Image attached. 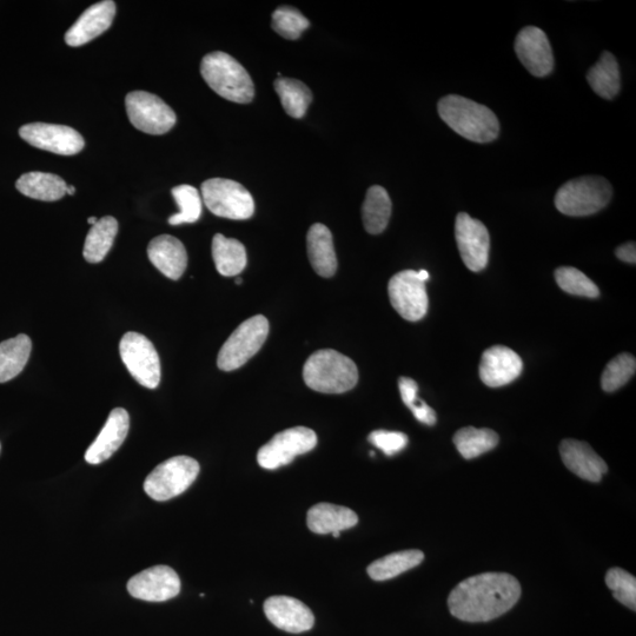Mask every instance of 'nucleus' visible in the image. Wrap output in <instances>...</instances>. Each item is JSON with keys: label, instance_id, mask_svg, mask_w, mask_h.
Returning <instances> with one entry per match:
<instances>
[{"label": "nucleus", "instance_id": "20e7f679", "mask_svg": "<svg viewBox=\"0 0 636 636\" xmlns=\"http://www.w3.org/2000/svg\"><path fill=\"white\" fill-rule=\"evenodd\" d=\"M201 74L212 90L230 102L253 101L255 86L248 71L228 53L211 52L203 58Z\"/></svg>", "mask_w": 636, "mask_h": 636}, {"label": "nucleus", "instance_id": "aec40b11", "mask_svg": "<svg viewBox=\"0 0 636 636\" xmlns=\"http://www.w3.org/2000/svg\"><path fill=\"white\" fill-rule=\"evenodd\" d=\"M116 16V3L112 0L97 3L90 6L78 21L71 26L66 32L65 42L69 46L85 45L94 41L95 38L103 35L106 30L110 29L112 22Z\"/></svg>", "mask_w": 636, "mask_h": 636}, {"label": "nucleus", "instance_id": "a878e982", "mask_svg": "<svg viewBox=\"0 0 636 636\" xmlns=\"http://www.w3.org/2000/svg\"><path fill=\"white\" fill-rule=\"evenodd\" d=\"M212 257L218 273L225 277L240 275L247 267V250L244 245L235 240L217 234L212 240Z\"/></svg>", "mask_w": 636, "mask_h": 636}, {"label": "nucleus", "instance_id": "c756f323", "mask_svg": "<svg viewBox=\"0 0 636 636\" xmlns=\"http://www.w3.org/2000/svg\"><path fill=\"white\" fill-rule=\"evenodd\" d=\"M118 234L116 218L105 216L92 225L86 236L83 255L89 263H99L109 254Z\"/></svg>", "mask_w": 636, "mask_h": 636}, {"label": "nucleus", "instance_id": "b1692460", "mask_svg": "<svg viewBox=\"0 0 636 636\" xmlns=\"http://www.w3.org/2000/svg\"><path fill=\"white\" fill-rule=\"evenodd\" d=\"M308 257L311 267L317 275L324 278L333 277L337 270V257L333 235L321 223H316L308 231Z\"/></svg>", "mask_w": 636, "mask_h": 636}, {"label": "nucleus", "instance_id": "bb28decb", "mask_svg": "<svg viewBox=\"0 0 636 636\" xmlns=\"http://www.w3.org/2000/svg\"><path fill=\"white\" fill-rule=\"evenodd\" d=\"M392 216V200L386 189L380 185L371 187L362 207L364 229L371 235L382 234L387 229Z\"/></svg>", "mask_w": 636, "mask_h": 636}, {"label": "nucleus", "instance_id": "7ed1b4c3", "mask_svg": "<svg viewBox=\"0 0 636 636\" xmlns=\"http://www.w3.org/2000/svg\"><path fill=\"white\" fill-rule=\"evenodd\" d=\"M303 379L315 392L343 394L356 387L359 369L353 360L339 351L318 350L304 364Z\"/></svg>", "mask_w": 636, "mask_h": 636}, {"label": "nucleus", "instance_id": "dca6fc26", "mask_svg": "<svg viewBox=\"0 0 636 636\" xmlns=\"http://www.w3.org/2000/svg\"><path fill=\"white\" fill-rule=\"evenodd\" d=\"M516 56L535 77H546L554 69V56L547 35L536 26H527L515 39Z\"/></svg>", "mask_w": 636, "mask_h": 636}, {"label": "nucleus", "instance_id": "f8f14e48", "mask_svg": "<svg viewBox=\"0 0 636 636\" xmlns=\"http://www.w3.org/2000/svg\"><path fill=\"white\" fill-rule=\"evenodd\" d=\"M390 303L404 320L416 322L422 320L428 311L426 282L419 271L404 270L389 281Z\"/></svg>", "mask_w": 636, "mask_h": 636}, {"label": "nucleus", "instance_id": "c03bdc74", "mask_svg": "<svg viewBox=\"0 0 636 636\" xmlns=\"http://www.w3.org/2000/svg\"><path fill=\"white\" fill-rule=\"evenodd\" d=\"M98 222L97 217H90L88 223L91 225H95Z\"/></svg>", "mask_w": 636, "mask_h": 636}, {"label": "nucleus", "instance_id": "f03ea898", "mask_svg": "<svg viewBox=\"0 0 636 636\" xmlns=\"http://www.w3.org/2000/svg\"><path fill=\"white\" fill-rule=\"evenodd\" d=\"M439 114L456 134L475 143H489L498 138L500 123L494 112L465 97L449 95L440 99Z\"/></svg>", "mask_w": 636, "mask_h": 636}, {"label": "nucleus", "instance_id": "5701e85b", "mask_svg": "<svg viewBox=\"0 0 636 636\" xmlns=\"http://www.w3.org/2000/svg\"><path fill=\"white\" fill-rule=\"evenodd\" d=\"M357 523L359 516L347 507L318 503L308 510L307 525L315 534L341 533L342 530L355 527Z\"/></svg>", "mask_w": 636, "mask_h": 636}, {"label": "nucleus", "instance_id": "a211bd4d", "mask_svg": "<svg viewBox=\"0 0 636 636\" xmlns=\"http://www.w3.org/2000/svg\"><path fill=\"white\" fill-rule=\"evenodd\" d=\"M521 357L505 346H494L483 353L480 363V379L490 388L512 383L522 373Z\"/></svg>", "mask_w": 636, "mask_h": 636}, {"label": "nucleus", "instance_id": "473e14b6", "mask_svg": "<svg viewBox=\"0 0 636 636\" xmlns=\"http://www.w3.org/2000/svg\"><path fill=\"white\" fill-rule=\"evenodd\" d=\"M275 90L290 117L298 119L307 114L313 94L306 84L297 79L281 77L275 82Z\"/></svg>", "mask_w": 636, "mask_h": 636}, {"label": "nucleus", "instance_id": "a18cd8bd", "mask_svg": "<svg viewBox=\"0 0 636 636\" xmlns=\"http://www.w3.org/2000/svg\"><path fill=\"white\" fill-rule=\"evenodd\" d=\"M333 535H334V538L337 539V538H340L341 533L337 532V533H334Z\"/></svg>", "mask_w": 636, "mask_h": 636}, {"label": "nucleus", "instance_id": "393cba45", "mask_svg": "<svg viewBox=\"0 0 636 636\" xmlns=\"http://www.w3.org/2000/svg\"><path fill=\"white\" fill-rule=\"evenodd\" d=\"M16 188L26 197L44 202H56L66 195L68 184L63 178L46 172H29L19 177Z\"/></svg>", "mask_w": 636, "mask_h": 636}, {"label": "nucleus", "instance_id": "ddd939ff", "mask_svg": "<svg viewBox=\"0 0 636 636\" xmlns=\"http://www.w3.org/2000/svg\"><path fill=\"white\" fill-rule=\"evenodd\" d=\"M26 143L52 154L74 156L84 149V138L78 131L65 125L48 123L26 124L19 130Z\"/></svg>", "mask_w": 636, "mask_h": 636}, {"label": "nucleus", "instance_id": "72a5a7b5", "mask_svg": "<svg viewBox=\"0 0 636 636\" xmlns=\"http://www.w3.org/2000/svg\"><path fill=\"white\" fill-rule=\"evenodd\" d=\"M172 196L180 207V212L169 218V224L180 225L195 223L202 215V198L200 192L191 185L183 184L172 189Z\"/></svg>", "mask_w": 636, "mask_h": 636}, {"label": "nucleus", "instance_id": "58836bf2", "mask_svg": "<svg viewBox=\"0 0 636 636\" xmlns=\"http://www.w3.org/2000/svg\"><path fill=\"white\" fill-rule=\"evenodd\" d=\"M371 445L382 450L388 456L402 452L408 445V436L400 432H388V430H375L368 437Z\"/></svg>", "mask_w": 636, "mask_h": 636}, {"label": "nucleus", "instance_id": "2f4dec72", "mask_svg": "<svg viewBox=\"0 0 636 636\" xmlns=\"http://www.w3.org/2000/svg\"><path fill=\"white\" fill-rule=\"evenodd\" d=\"M499 440V435L492 429L467 427L455 434L453 442L466 460H473L493 450L499 445Z\"/></svg>", "mask_w": 636, "mask_h": 636}, {"label": "nucleus", "instance_id": "6e6552de", "mask_svg": "<svg viewBox=\"0 0 636 636\" xmlns=\"http://www.w3.org/2000/svg\"><path fill=\"white\" fill-rule=\"evenodd\" d=\"M268 335L267 318L262 315L250 317L223 344L217 357L218 368L223 371H233L243 367L261 350Z\"/></svg>", "mask_w": 636, "mask_h": 636}, {"label": "nucleus", "instance_id": "de8ad7c7", "mask_svg": "<svg viewBox=\"0 0 636 636\" xmlns=\"http://www.w3.org/2000/svg\"><path fill=\"white\" fill-rule=\"evenodd\" d=\"M0 449H2V446H0Z\"/></svg>", "mask_w": 636, "mask_h": 636}, {"label": "nucleus", "instance_id": "f257e3e1", "mask_svg": "<svg viewBox=\"0 0 636 636\" xmlns=\"http://www.w3.org/2000/svg\"><path fill=\"white\" fill-rule=\"evenodd\" d=\"M521 596L520 582L506 573H483L457 585L448 599L449 611L466 622H487L512 609Z\"/></svg>", "mask_w": 636, "mask_h": 636}, {"label": "nucleus", "instance_id": "7c9ffc66", "mask_svg": "<svg viewBox=\"0 0 636 636\" xmlns=\"http://www.w3.org/2000/svg\"><path fill=\"white\" fill-rule=\"evenodd\" d=\"M423 560L424 554L421 551L410 549V551L389 554L376 560L371 563L367 572L375 581H386L419 566Z\"/></svg>", "mask_w": 636, "mask_h": 636}, {"label": "nucleus", "instance_id": "1a4fd4ad", "mask_svg": "<svg viewBox=\"0 0 636 636\" xmlns=\"http://www.w3.org/2000/svg\"><path fill=\"white\" fill-rule=\"evenodd\" d=\"M130 122L149 135H164L175 127L177 117L170 106L147 91H134L125 98Z\"/></svg>", "mask_w": 636, "mask_h": 636}, {"label": "nucleus", "instance_id": "cd10ccee", "mask_svg": "<svg viewBox=\"0 0 636 636\" xmlns=\"http://www.w3.org/2000/svg\"><path fill=\"white\" fill-rule=\"evenodd\" d=\"M32 341L28 335H18L0 343V383L9 382L24 370L30 359Z\"/></svg>", "mask_w": 636, "mask_h": 636}, {"label": "nucleus", "instance_id": "f3484780", "mask_svg": "<svg viewBox=\"0 0 636 636\" xmlns=\"http://www.w3.org/2000/svg\"><path fill=\"white\" fill-rule=\"evenodd\" d=\"M264 613L271 624L288 633L308 632L315 624L310 608L290 596H271L264 602Z\"/></svg>", "mask_w": 636, "mask_h": 636}, {"label": "nucleus", "instance_id": "4c0bfd02", "mask_svg": "<svg viewBox=\"0 0 636 636\" xmlns=\"http://www.w3.org/2000/svg\"><path fill=\"white\" fill-rule=\"evenodd\" d=\"M606 583L614 598L628 608L636 609V579L621 568L609 569Z\"/></svg>", "mask_w": 636, "mask_h": 636}, {"label": "nucleus", "instance_id": "423d86ee", "mask_svg": "<svg viewBox=\"0 0 636 636\" xmlns=\"http://www.w3.org/2000/svg\"><path fill=\"white\" fill-rule=\"evenodd\" d=\"M200 469V463L192 457H171L152 470L145 479V493L159 502L174 499L196 481Z\"/></svg>", "mask_w": 636, "mask_h": 636}, {"label": "nucleus", "instance_id": "a19ab883", "mask_svg": "<svg viewBox=\"0 0 636 636\" xmlns=\"http://www.w3.org/2000/svg\"><path fill=\"white\" fill-rule=\"evenodd\" d=\"M615 254L621 261L629 264L636 263V247L634 242H629L621 245V247L616 249Z\"/></svg>", "mask_w": 636, "mask_h": 636}, {"label": "nucleus", "instance_id": "c85d7f7f", "mask_svg": "<svg viewBox=\"0 0 636 636\" xmlns=\"http://www.w3.org/2000/svg\"><path fill=\"white\" fill-rule=\"evenodd\" d=\"M588 83L596 95L605 99H613L621 89V76L618 61L611 52L602 55L587 75Z\"/></svg>", "mask_w": 636, "mask_h": 636}, {"label": "nucleus", "instance_id": "ea45409f", "mask_svg": "<svg viewBox=\"0 0 636 636\" xmlns=\"http://www.w3.org/2000/svg\"><path fill=\"white\" fill-rule=\"evenodd\" d=\"M407 407L412 410L415 419L421 423L427 424V426H434L436 423V413L433 408H430L428 404L416 397L412 402L407 404Z\"/></svg>", "mask_w": 636, "mask_h": 636}, {"label": "nucleus", "instance_id": "0eeeda50", "mask_svg": "<svg viewBox=\"0 0 636 636\" xmlns=\"http://www.w3.org/2000/svg\"><path fill=\"white\" fill-rule=\"evenodd\" d=\"M205 207L228 220L244 221L254 216L255 202L242 184L225 178H212L202 184Z\"/></svg>", "mask_w": 636, "mask_h": 636}, {"label": "nucleus", "instance_id": "9b49d317", "mask_svg": "<svg viewBox=\"0 0 636 636\" xmlns=\"http://www.w3.org/2000/svg\"><path fill=\"white\" fill-rule=\"evenodd\" d=\"M316 446L317 435L313 429L295 427L283 430L258 450V465L275 470L289 465L296 456L307 454Z\"/></svg>", "mask_w": 636, "mask_h": 636}, {"label": "nucleus", "instance_id": "f704fd0d", "mask_svg": "<svg viewBox=\"0 0 636 636\" xmlns=\"http://www.w3.org/2000/svg\"><path fill=\"white\" fill-rule=\"evenodd\" d=\"M636 370V360L631 354H620L607 364L601 377V387L607 393L624 387L632 379Z\"/></svg>", "mask_w": 636, "mask_h": 636}, {"label": "nucleus", "instance_id": "37998d69", "mask_svg": "<svg viewBox=\"0 0 636 636\" xmlns=\"http://www.w3.org/2000/svg\"><path fill=\"white\" fill-rule=\"evenodd\" d=\"M75 192H76V188L72 187V185H71V187H69V185H68V188H66V194L72 196V195H75Z\"/></svg>", "mask_w": 636, "mask_h": 636}, {"label": "nucleus", "instance_id": "39448f33", "mask_svg": "<svg viewBox=\"0 0 636 636\" xmlns=\"http://www.w3.org/2000/svg\"><path fill=\"white\" fill-rule=\"evenodd\" d=\"M613 188L606 178L585 176L562 185L555 196V207L572 217L591 216L611 202Z\"/></svg>", "mask_w": 636, "mask_h": 636}, {"label": "nucleus", "instance_id": "79ce46f5", "mask_svg": "<svg viewBox=\"0 0 636 636\" xmlns=\"http://www.w3.org/2000/svg\"><path fill=\"white\" fill-rule=\"evenodd\" d=\"M419 275L424 282H427L429 280V273L427 270H420Z\"/></svg>", "mask_w": 636, "mask_h": 636}, {"label": "nucleus", "instance_id": "4468645a", "mask_svg": "<svg viewBox=\"0 0 636 636\" xmlns=\"http://www.w3.org/2000/svg\"><path fill=\"white\" fill-rule=\"evenodd\" d=\"M455 237L463 263L469 270L479 273L487 267L490 237L486 225L466 212H460L455 222Z\"/></svg>", "mask_w": 636, "mask_h": 636}, {"label": "nucleus", "instance_id": "2eb2a0df", "mask_svg": "<svg viewBox=\"0 0 636 636\" xmlns=\"http://www.w3.org/2000/svg\"><path fill=\"white\" fill-rule=\"evenodd\" d=\"M128 591L134 598L149 602H164L181 592L180 576L168 566H155L132 576Z\"/></svg>", "mask_w": 636, "mask_h": 636}, {"label": "nucleus", "instance_id": "e433bc0d", "mask_svg": "<svg viewBox=\"0 0 636 636\" xmlns=\"http://www.w3.org/2000/svg\"><path fill=\"white\" fill-rule=\"evenodd\" d=\"M310 23L300 11L290 6H281L273 15V29L283 38L295 41L306 31Z\"/></svg>", "mask_w": 636, "mask_h": 636}, {"label": "nucleus", "instance_id": "4be33fe9", "mask_svg": "<svg viewBox=\"0 0 636 636\" xmlns=\"http://www.w3.org/2000/svg\"><path fill=\"white\" fill-rule=\"evenodd\" d=\"M148 256L151 263L170 280H180L187 269V250L174 236L162 235L154 238L149 244Z\"/></svg>", "mask_w": 636, "mask_h": 636}, {"label": "nucleus", "instance_id": "49530a36", "mask_svg": "<svg viewBox=\"0 0 636 636\" xmlns=\"http://www.w3.org/2000/svg\"><path fill=\"white\" fill-rule=\"evenodd\" d=\"M236 283H237V284H242V280H241V278H238V280H236Z\"/></svg>", "mask_w": 636, "mask_h": 636}, {"label": "nucleus", "instance_id": "412c9836", "mask_svg": "<svg viewBox=\"0 0 636 636\" xmlns=\"http://www.w3.org/2000/svg\"><path fill=\"white\" fill-rule=\"evenodd\" d=\"M560 454L565 466L583 480L600 482L608 472L606 462L586 442L563 440Z\"/></svg>", "mask_w": 636, "mask_h": 636}, {"label": "nucleus", "instance_id": "6ab92c4d", "mask_svg": "<svg viewBox=\"0 0 636 636\" xmlns=\"http://www.w3.org/2000/svg\"><path fill=\"white\" fill-rule=\"evenodd\" d=\"M129 428L130 417L127 410L123 408L112 410L102 432L86 450L85 461L90 465H99V463L109 460L127 439Z\"/></svg>", "mask_w": 636, "mask_h": 636}, {"label": "nucleus", "instance_id": "c9c22d12", "mask_svg": "<svg viewBox=\"0 0 636 636\" xmlns=\"http://www.w3.org/2000/svg\"><path fill=\"white\" fill-rule=\"evenodd\" d=\"M555 278L559 287L568 294L589 298H596L600 295L598 286L579 269L561 267L556 269Z\"/></svg>", "mask_w": 636, "mask_h": 636}, {"label": "nucleus", "instance_id": "9d476101", "mask_svg": "<svg viewBox=\"0 0 636 636\" xmlns=\"http://www.w3.org/2000/svg\"><path fill=\"white\" fill-rule=\"evenodd\" d=\"M119 353L125 367L141 386L156 389L161 382V361L147 337L137 333H127L119 344Z\"/></svg>", "mask_w": 636, "mask_h": 636}]
</instances>
